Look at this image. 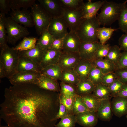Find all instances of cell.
I'll use <instances>...</instances> for the list:
<instances>
[{
    "mask_svg": "<svg viewBox=\"0 0 127 127\" xmlns=\"http://www.w3.org/2000/svg\"><path fill=\"white\" fill-rule=\"evenodd\" d=\"M92 94L94 96L100 100L109 99L111 97L108 87L102 83L95 86Z\"/></svg>",
    "mask_w": 127,
    "mask_h": 127,
    "instance_id": "cell-31",
    "label": "cell"
},
{
    "mask_svg": "<svg viewBox=\"0 0 127 127\" xmlns=\"http://www.w3.org/2000/svg\"><path fill=\"white\" fill-rule=\"evenodd\" d=\"M35 0H9L12 10H20L21 8L27 9L31 8L35 3Z\"/></svg>",
    "mask_w": 127,
    "mask_h": 127,
    "instance_id": "cell-34",
    "label": "cell"
},
{
    "mask_svg": "<svg viewBox=\"0 0 127 127\" xmlns=\"http://www.w3.org/2000/svg\"><path fill=\"white\" fill-rule=\"evenodd\" d=\"M127 0L122 3L118 19L119 29L125 33L127 32Z\"/></svg>",
    "mask_w": 127,
    "mask_h": 127,
    "instance_id": "cell-32",
    "label": "cell"
},
{
    "mask_svg": "<svg viewBox=\"0 0 127 127\" xmlns=\"http://www.w3.org/2000/svg\"><path fill=\"white\" fill-rule=\"evenodd\" d=\"M54 39L47 29L44 31L38 39L36 45L43 50L50 48Z\"/></svg>",
    "mask_w": 127,
    "mask_h": 127,
    "instance_id": "cell-30",
    "label": "cell"
},
{
    "mask_svg": "<svg viewBox=\"0 0 127 127\" xmlns=\"http://www.w3.org/2000/svg\"><path fill=\"white\" fill-rule=\"evenodd\" d=\"M5 23L8 42L12 45L29 34L26 28L13 21L10 17H6Z\"/></svg>",
    "mask_w": 127,
    "mask_h": 127,
    "instance_id": "cell-6",
    "label": "cell"
},
{
    "mask_svg": "<svg viewBox=\"0 0 127 127\" xmlns=\"http://www.w3.org/2000/svg\"><path fill=\"white\" fill-rule=\"evenodd\" d=\"M94 66L93 60H81L74 69L80 80L87 79L89 72Z\"/></svg>",
    "mask_w": 127,
    "mask_h": 127,
    "instance_id": "cell-20",
    "label": "cell"
},
{
    "mask_svg": "<svg viewBox=\"0 0 127 127\" xmlns=\"http://www.w3.org/2000/svg\"><path fill=\"white\" fill-rule=\"evenodd\" d=\"M64 8L62 17L66 22L69 32H75L84 19L82 9L74 10Z\"/></svg>",
    "mask_w": 127,
    "mask_h": 127,
    "instance_id": "cell-8",
    "label": "cell"
},
{
    "mask_svg": "<svg viewBox=\"0 0 127 127\" xmlns=\"http://www.w3.org/2000/svg\"><path fill=\"white\" fill-rule=\"evenodd\" d=\"M39 4L52 19L62 17L64 8L60 0H38Z\"/></svg>",
    "mask_w": 127,
    "mask_h": 127,
    "instance_id": "cell-10",
    "label": "cell"
},
{
    "mask_svg": "<svg viewBox=\"0 0 127 127\" xmlns=\"http://www.w3.org/2000/svg\"><path fill=\"white\" fill-rule=\"evenodd\" d=\"M5 77H6V75L4 67L2 63L0 62V78Z\"/></svg>",
    "mask_w": 127,
    "mask_h": 127,
    "instance_id": "cell-53",
    "label": "cell"
},
{
    "mask_svg": "<svg viewBox=\"0 0 127 127\" xmlns=\"http://www.w3.org/2000/svg\"><path fill=\"white\" fill-rule=\"evenodd\" d=\"M79 96L89 111L97 112L101 100L94 96L92 94Z\"/></svg>",
    "mask_w": 127,
    "mask_h": 127,
    "instance_id": "cell-25",
    "label": "cell"
},
{
    "mask_svg": "<svg viewBox=\"0 0 127 127\" xmlns=\"http://www.w3.org/2000/svg\"><path fill=\"white\" fill-rule=\"evenodd\" d=\"M62 53L50 48L44 51L40 65L43 68L50 65L57 64Z\"/></svg>",
    "mask_w": 127,
    "mask_h": 127,
    "instance_id": "cell-21",
    "label": "cell"
},
{
    "mask_svg": "<svg viewBox=\"0 0 127 127\" xmlns=\"http://www.w3.org/2000/svg\"><path fill=\"white\" fill-rule=\"evenodd\" d=\"M77 94L79 95L91 94L95 85L88 79L80 80L76 86Z\"/></svg>",
    "mask_w": 127,
    "mask_h": 127,
    "instance_id": "cell-26",
    "label": "cell"
},
{
    "mask_svg": "<svg viewBox=\"0 0 127 127\" xmlns=\"http://www.w3.org/2000/svg\"><path fill=\"white\" fill-rule=\"evenodd\" d=\"M40 88L46 90L58 92L60 86L57 80L41 74L36 84Z\"/></svg>",
    "mask_w": 127,
    "mask_h": 127,
    "instance_id": "cell-18",
    "label": "cell"
},
{
    "mask_svg": "<svg viewBox=\"0 0 127 127\" xmlns=\"http://www.w3.org/2000/svg\"><path fill=\"white\" fill-rule=\"evenodd\" d=\"M60 94L65 96H75L77 94L76 86L61 82Z\"/></svg>",
    "mask_w": 127,
    "mask_h": 127,
    "instance_id": "cell-40",
    "label": "cell"
},
{
    "mask_svg": "<svg viewBox=\"0 0 127 127\" xmlns=\"http://www.w3.org/2000/svg\"><path fill=\"white\" fill-rule=\"evenodd\" d=\"M115 73L117 79L123 84L127 83V68H119Z\"/></svg>",
    "mask_w": 127,
    "mask_h": 127,
    "instance_id": "cell-45",
    "label": "cell"
},
{
    "mask_svg": "<svg viewBox=\"0 0 127 127\" xmlns=\"http://www.w3.org/2000/svg\"><path fill=\"white\" fill-rule=\"evenodd\" d=\"M119 44L121 50L127 52V32L122 35L120 37Z\"/></svg>",
    "mask_w": 127,
    "mask_h": 127,
    "instance_id": "cell-51",
    "label": "cell"
},
{
    "mask_svg": "<svg viewBox=\"0 0 127 127\" xmlns=\"http://www.w3.org/2000/svg\"><path fill=\"white\" fill-rule=\"evenodd\" d=\"M100 25L96 16L91 18L84 19L75 32L81 42H98L97 33Z\"/></svg>",
    "mask_w": 127,
    "mask_h": 127,
    "instance_id": "cell-2",
    "label": "cell"
},
{
    "mask_svg": "<svg viewBox=\"0 0 127 127\" xmlns=\"http://www.w3.org/2000/svg\"><path fill=\"white\" fill-rule=\"evenodd\" d=\"M64 83L76 86L80 80L74 69L62 70L60 80Z\"/></svg>",
    "mask_w": 127,
    "mask_h": 127,
    "instance_id": "cell-28",
    "label": "cell"
},
{
    "mask_svg": "<svg viewBox=\"0 0 127 127\" xmlns=\"http://www.w3.org/2000/svg\"><path fill=\"white\" fill-rule=\"evenodd\" d=\"M10 16L11 18L13 21L23 24L25 27L30 28L34 26L31 12L27 9L12 10Z\"/></svg>",
    "mask_w": 127,
    "mask_h": 127,
    "instance_id": "cell-11",
    "label": "cell"
},
{
    "mask_svg": "<svg viewBox=\"0 0 127 127\" xmlns=\"http://www.w3.org/2000/svg\"><path fill=\"white\" fill-rule=\"evenodd\" d=\"M67 26L62 17L52 19L47 29L54 39L63 38L68 33Z\"/></svg>",
    "mask_w": 127,
    "mask_h": 127,
    "instance_id": "cell-9",
    "label": "cell"
},
{
    "mask_svg": "<svg viewBox=\"0 0 127 127\" xmlns=\"http://www.w3.org/2000/svg\"><path fill=\"white\" fill-rule=\"evenodd\" d=\"M64 8L74 10H81L84 3L82 0H60Z\"/></svg>",
    "mask_w": 127,
    "mask_h": 127,
    "instance_id": "cell-38",
    "label": "cell"
},
{
    "mask_svg": "<svg viewBox=\"0 0 127 127\" xmlns=\"http://www.w3.org/2000/svg\"><path fill=\"white\" fill-rule=\"evenodd\" d=\"M0 127H10L9 126L7 125L6 126H3L0 124Z\"/></svg>",
    "mask_w": 127,
    "mask_h": 127,
    "instance_id": "cell-54",
    "label": "cell"
},
{
    "mask_svg": "<svg viewBox=\"0 0 127 127\" xmlns=\"http://www.w3.org/2000/svg\"><path fill=\"white\" fill-rule=\"evenodd\" d=\"M116 96L127 98V83L123 84L121 90Z\"/></svg>",
    "mask_w": 127,
    "mask_h": 127,
    "instance_id": "cell-52",
    "label": "cell"
},
{
    "mask_svg": "<svg viewBox=\"0 0 127 127\" xmlns=\"http://www.w3.org/2000/svg\"><path fill=\"white\" fill-rule=\"evenodd\" d=\"M0 50V62L3 65L6 77L9 79L17 72L20 57L19 52L8 45Z\"/></svg>",
    "mask_w": 127,
    "mask_h": 127,
    "instance_id": "cell-4",
    "label": "cell"
},
{
    "mask_svg": "<svg viewBox=\"0 0 127 127\" xmlns=\"http://www.w3.org/2000/svg\"><path fill=\"white\" fill-rule=\"evenodd\" d=\"M75 95L65 96L59 94V100L65 106L68 115H73V108Z\"/></svg>",
    "mask_w": 127,
    "mask_h": 127,
    "instance_id": "cell-41",
    "label": "cell"
},
{
    "mask_svg": "<svg viewBox=\"0 0 127 127\" xmlns=\"http://www.w3.org/2000/svg\"><path fill=\"white\" fill-rule=\"evenodd\" d=\"M126 118H127V114H126Z\"/></svg>",
    "mask_w": 127,
    "mask_h": 127,
    "instance_id": "cell-55",
    "label": "cell"
},
{
    "mask_svg": "<svg viewBox=\"0 0 127 127\" xmlns=\"http://www.w3.org/2000/svg\"><path fill=\"white\" fill-rule=\"evenodd\" d=\"M89 111L85 104L81 99L80 96L76 95L74 102L73 112L75 115L84 112Z\"/></svg>",
    "mask_w": 127,
    "mask_h": 127,
    "instance_id": "cell-39",
    "label": "cell"
},
{
    "mask_svg": "<svg viewBox=\"0 0 127 127\" xmlns=\"http://www.w3.org/2000/svg\"><path fill=\"white\" fill-rule=\"evenodd\" d=\"M5 14L0 13V49L7 45V35L6 28Z\"/></svg>",
    "mask_w": 127,
    "mask_h": 127,
    "instance_id": "cell-35",
    "label": "cell"
},
{
    "mask_svg": "<svg viewBox=\"0 0 127 127\" xmlns=\"http://www.w3.org/2000/svg\"><path fill=\"white\" fill-rule=\"evenodd\" d=\"M121 51L119 47L117 45L111 46L108 54L104 59L113 63L117 66L121 53Z\"/></svg>",
    "mask_w": 127,
    "mask_h": 127,
    "instance_id": "cell-37",
    "label": "cell"
},
{
    "mask_svg": "<svg viewBox=\"0 0 127 127\" xmlns=\"http://www.w3.org/2000/svg\"><path fill=\"white\" fill-rule=\"evenodd\" d=\"M31 12L37 33L40 36L47 29L52 18L39 4H34L31 8Z\"/></svg>",
    "mask_w": 127,
    "mask_h": 127,
    "instance_id": "cell-5",
    "label": "cell"
},
{
    "mask_svg": "<svg viewBox=\"0 0 127 127\" xmlns=\"http://www.w3.org/2000/svg\"><path fill=\"white\" fill-rule=\"evenodd\" d=\"M102 45L99 42H81L78 52L81 60H94L97 50Z\"/></svg>",
    "mask_w": 127,
    "mask_h": 127,
    "instance_id": "cell-14",
    "label": "cell"
},
{
    "mask_svg": "<svg viewBox=\"0 0 127 127\" xmlns=\"http://www.w3.org/2000/svg\"><path fill=\"white\" fill-rule=\"evenodd\" d=\"M77 123L83 127H94L97 124V112L87 111L75 115Z\"/></svg>",
    "mask_w": 127,
    "mask_h": 127,
    "instance_id": "cell-15",
    "label": "cell"
},
{
    "mask_svg": "<svg viewBox=\"0 0 127 127\" xmlns=\"http://www.w3.org/2000/svg\"><path fill=\"white\" fill-rule=\"evenodd\" d=\"M117 66L118 69L127 68V52L123 51L121 52Z\"/></svg>",
    "mask_w": 127,
    "mask_h": 127,
    "instance_id": "cell-49",
    "label": "cell"
},
{
    "mask_svg": "<svg viewBox=\"0 0 127 127\" xmlns=\"http://www.w3.org/2000/svg\"><path fill=\"white\" fill-rule=\"evenodd\" d=\"M104 74L98 68L94 66L91 70L87 79L95 86L101 83Z\"/></svg>",
    "mask_w": 127,
    "mask_h": 127,
    "instance_id": "cell-36",
    "label": "cell"
},
{
    "mask_svg": "<svg viewBox=\"0 0 127 127\" xmlns=\"http://www.w3.org/2000/svg\"><path fill=\"white\" fill-rule=\"evenodd\" d=\"M122 3L104 0L100 12L96 16L100 25L104 26L111 25L118 20Z\"/></svg>",
    "mask_w": 127,
    "mask_h": 127,
    "instance_id": "cell-3",
    "label": "cell"
},
{
    "mask_svg": "<svg viewBox=\"0 0 127 127\" xmlns=\"http://www.w3.org/2000/svg\"><path fill=\"white\" fill-rule=\"evenodd\" d=\"M38 39L34 37H25L17 45L12 48L18 51L27 50L35 47Z\"/></svg>",
    "mask_w": 127,
    "mask_h": 127,
    "instance_id": "cell-29",
    "label": "cell"
},
{
    "mask_svg": "<svg viewBox=\"0 0 127 127\" xmlns=\"http://www.w3.org/2000/svg\"><path fill=\"white\" fill-rule=\"evenodd\" d=\"M112 112L109 99L101 100L96 112L98 118L103 121H109L111 118Z\"/></svg>",
    "mask_w": 127,
    "mask_h": 127,
    "instance_id": "cell-22",
    "label": "cell"
},
{
    "mask_svg": "<svg viewBox=\"0 0 127 127\" xmlns=\"http://www.w3.org/2000/svg\"><path fill=\"white\" fill-rule=\"evenodd\" d=\"M11 9L9 0H0V10L1 13L7 14Z\"/></svg>",
    "mask_w": 127,
    "mask_h": 127,
    "instance_id": "cell-50",
    "label": "cell"
},
{
    "mask_svg": "<svg viewBox=\"0 0 127 127\" xmlns=\"http://www.w3.org/2000/svg\"><path fill=\"white\" fill-rule=\"evenodd\" d=\"M41 75L34 71L17 72L8 79L13 85L33 84H36Z\"/></svg>",
    "mask_w": 127,
    "mask_h": 127,
    "instance_id": "cell-7",
    "label": "cell"
},
{
    "mask_svg": "<svg viewBox=\"0 0 127 127\" xmlns=\"http://www.w3.org/2000/svg\"><path fill=\"white\" fill-rule=\"evenodd\" d=\"M42 69L40 64L28 58L20 56L17 72L34 71L40 73Z\"/></svg>",
    "mask_w": 127,
    "mask_h": 127,
    "instance_id": "cell-19",
    "label": "cell"
},
{
    "mask_svg": "<svg viewBox=\"0 0 127 127\" xmlns=\"http://www.w3.org/2000/svg\"><path fill=\"white\" fill-rule=\"evenodd\" d=\"M59 108L54 119L56 121H57L59 118H62L68 115L65 106L59 100Z\"/></svg>",
    "mask_w": 127,
    "mask_h": 127,
    "instance_id": "cell-48",
    "label": "cell"
},
{
    "mask_svg": "<svg viewBox=\"0 0 127 127\" xmlns=\"http://www.w3.org/2000/svg\"><path fill=\"white\" fill-rule=\"evenodd\" d=\"M117 79L115 72H112L104 74L101 83L108 86Z\"/></svg>",
    "mask_w": 127,
    "mask_h": 127,
    "instance_id": "cell-46",
    "label": "cell"
},
{
    "mask_svg": "<svg viewBox=\"0 0 127 127\" xmlns=\"http://www.w3.org/2000/svg\"><path fill=\"white\" fill-rule=\"evenodd\" d=\"M62 71V70L57 64H51L43 68L40 73L58 80L60 79Z\"/></svg>",
    "mask_w": 127,
    "mask_h": 127,
    "instance_id": "cell-27",
    "label": "cell"
},
{
    "mask_svg": "<svg viewBox=\"0 0 127 127\" xmlns=\"http://www.w3.org/2000/svg\"><path fill=\"white\" fill-rule=\"evenodd\" d=\"M28 84L6 88L0 117L10 127H54L59 93Z\"/></svg>",
    "mask_w": 127,
    "mask_h": 127,
    "instance_id": "cell-1",
    "label": "cell"
},
{
    "mask_svg": "<svg viewBox=\"0 0 127 127\" xmlns=\"http://www.w3.org/2000/svg\"><path fill=\"white\" fill-rule=\"evenodd\" d=\"M81 60L79 52H62L57 64L63 70L74 69Z\"/></svg>",
    "mask_w": 127,
    "mask_h": 127,
    "instance_id": "cell-12",
    "label": "cell"
},
{
    "mask_svg": "<svg viewBox=\"0 0 127 127\" xmlns=\"http://www.w3.org/2000/svg\"><path fill=\"white\" fill-rule=\"evenodd\" d=\"M81 41L75 32H69L64 38L62 52H78Z\"/></svg>",
    "mask_w": 127,
    "mask_h": 127,
    "instance_id": "cell-13",
    "label": "cell"
},
{
    "mask_svg": "<svg viewBox=\"0 0 127 127\" xmlns=\"http://www.w3.org/2000/svg\"><path fill=\"white\" fill-rule=\"evenodd\" d=\"M111 104L112 112L116 116L120 117L127 114V98L114 97Z\"/></svg>",
    "mask_w": 127,
    "mask_h": 127,
    "instance_id": "cell-16",
    "label": "cell"
},
{
    "mask_svg": "<svg viewBox=\"0 0 127 127\" xmlns=\"http://www.w3.org/2000/svg\"><path fill=\"white\" fill-rule=\"evenodd\" d=\"M44 51L36 44L35 47L32 49L18 52L20 56L28 58L35 63L40 64Z\"/></svg>",
    "mask_w": 127,
    "mask_h": 127,
    "instance_id": "cell-23",
    "label": "cell"
},
{
    "mask_svg": "<svg viewBox=\"0 0 127 127\" xmlns=\"http://www.w3.org/2000/svg\"><path fill=\"white\" fill-rule=\"evenodd\" d=\"M104 2L103 0L93 2L89 0L87 2L84 3L81 9L83 18L88 19L96 16L98 12Z\"/></svg>",
    "mask_w": 127,
    "mask_h": 127,
    "instance_id": "cell-17",
    "label": "cell"
},
{
    "mask_svg": "<svg viewBox=\"0 0 127 127\" xmlns=\"http://www.w3.org/2000/svg\"><path fill=\"white\" fill-rule=\"evenodd\" d=\"M111 46L109 44L102 45L97 50L94 60L105 58L108 54Z\"/></svg>",
    "mask_w": 127,
    "mask_h": 127,
    "instance_id": "cell-43",
    "label": "cell"
},
{
    "mask_svg": "<svg viewBox=\"0 0 127 127\" xmlns=\"http://www.w3.org/2000/svg\"><path fill=\"white\" fill-rule=\"evenodd\" d=\"M64 38L54 39L50 48L57 51L62 52Z\"/></svg>",
    "mask_w": 127,
    "mask_h": 127,
    "instance_id": "cell-47",
    "label": "cell"
},
{
    "mask_svg": "<svg viewBox=\"0 0 127 127\" xmlns=\"http://www.w3.org/2000/svg\"><path fill=\"white\" fill-rule=\"evenodd\" d=\"M118 28H112L111 27L107 28L104 26L99 27L97 31V36L99 42L102 45L105 44L111 38L114 32Z\"/></svg>",
    "mask_w": 127,
    "mask_h": 127,
    "instance_id": "cell-33",
    "label": "cell"
},
{
    "mask_svg": "<svg viewBox=\"0 0 127 127\" xmlns=\"http://www.w3.org/2000/svg\"><path fill=\"white\" fill-rule=\"evenodd\" d=\"M123 84L116 79L108 86L111 97H114L116 96L121 90Z\"/></svg>",
    "mask_w": 127,
    "mask_h": 127,
    "instance_id": "cell-44",
    "label": "cell"
},
{
    "mask_svg": "<svg viewBox=\"0 0 127 127\" xmlns=\"http://www.w3.org/2000/svg\"><path fill=\"white\" fill-rule=\"evenodd\" d=\"M77 123L76 116L73 115H68L61 119L55 127H75Z\"/></svg>",
    "mask_w": 127,
    "mask_h": 127,
    "instance_id": "cell-42",
    "label": "cell"
},
{
    "mask_svg": "<svg viewBox=\"0 0 127 127\" xmlns=\"http://www.w3.org/2000/svg\"><path fill=\"white\" fill-rule=\"evenodd\" d=\"M93 61L94 66L98 68L104 74L115 72L118 69L115 64L105 59H95Z\"/></svg>",
    "mask_w": 127,
    "mask_h": 127,
    "instance_id": "cell-24",
    "label": "cell"
}]
</instances>
